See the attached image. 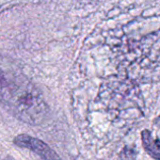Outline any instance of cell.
<instances>
[{"mask_svg": "<svg viewBox=\"0 0 160 160\" xmlns=\"http://www.w3.org/2000/svg\"><path fill=\"white\" fill-rule=\"evenodd\" d=\"M0 102L17 119L37 125L48 114V107L39 91L23 76L0 64Z\"/></svg>", "mask_w": 160, "mask_h": 160, "instance_id": "cell-2", "label": "cell"}, {"mask_svg": "<svg viewBox=\"0 0 160 160\" xmlns=\"http://www.w3.org/2000/svg\"><path fill=\"white\" fill-rule=\"evenodd\" d=\"M142 144L145 151L150 156L156 160H160V140L154 139L150 131L144 130L141 133Z\"/></svg>", "mask_w": 160, "mask_h": 160, "instance_id": "cell-5", "label": "cell"}, {"mask_svg": "<svg viewBox=\"0 0 160 160\" xmlns=\"http://www.w3.org/2000/svg\"><path fill=\"white\" fill-rule=\"evenodd\" d=\"M13 142L18 147L32 151L43 160H62L53 149L39 138L28 135H19L15 137Z\"/></svg>", "mask_w": 160, "mask_h": 160, "instance_id": "cell-4", "label": "cell"}, {"mask_svg": "<svg viewBox=\"0 0 160 160\" xmlns=\"http://www.w3.org/2000/svg\"><path fill=\"white\" fill-rule=\"evenodd\" d=\"M129 58L125 74L136 84L154 83L160 80V29L149 33L128 48Z\"/></svg>", "mask_w": 160, "mask_h": 160, "instance_id": "cell-3", "label": "cell"}, {"mask_svg": "<svg viewBox=\"0 0 160 160\" xmlns=\"http://www.w3.org/2000/svg\"><path fill=\"white\" fill-rule=\"evenodd\" d=\"M144 102L138 84L125 77L111 76L101 85L92 113L116 128H128L143 116Z\"/></svg>", "mask_w": 160, "mask_h": 160, "instance_id": "cell-1", "label": "cell"}, {"mask_svg": "<svg viewBox=\"0 0 160 160\" xmlns=\"http://www.w3.org/2000/svg\"><path fill=\"white\" fill-rule=\"evenodd\" d=\"M120 160H136L135 150L130 147H125L120 153Z\"/></svg>", "mask_w": 160, "mask_h": 160, "instance_id": "cell-6", "label": "cell"}]
</instances>
